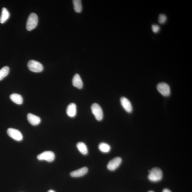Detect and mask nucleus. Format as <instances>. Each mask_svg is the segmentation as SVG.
Instances as JSON below:
<instances>
[{
    "label": "nucleus",
    "mask_w": 192,
    "mask_h": 192,
    "mask_svg": "<svg viewBox=\"0 0 192 192\" xmlns=\"http://www.w3.org/2000/svg\"><path fill=\"white\" fill-rule=\"evenodd\" d=\"M148 178L150 181L158 182L162 180L163 178L162 170L158 168H154L151 170H149Z\"/></svg>",
    "instance_id": "nucleus-1"
},
{
    "label": "nucleus",
    "mask_w": 192,
    "mask_h": 192,
    "mask_svg": "<svg viewBox=\"0 0 192 192\" xmlns=\"http://www.w3.org/2000/svg\"><path fill=\"white\" fill-rule=\"evenodd\" d=\"M38 22L37 15L35 13H32L29 16L26 23V29L30 31L37 26Z\"/></svg>",
    "instance_id": "nucleus-2"
},
{
    "label": "nucleus",
    "mask_w": 192,
    "mask_h": 192,
    "mask_svg": "<svg viewBox=\"0 0 192 192\" xmlns=\"http://www.w3.org/2000/svg\"><path fill=\"white\" fill-rule=\"evenodd\" d=\"M92 113L94 116L96 120L101 121L103 118V113L101 106L98 104H93L91 106Z\"/></svg>",
    "instance_id": "nucleus-3"
},
{
    "label": "nucleus",
    "mask_w": 192,
    "mask_h": 192,
    "mask_svg": "<svg viewBox=\"0 0 192 192\" xmlns=\"http://www.w3.org/2000/svg\"><path fill=\"white\" fill-rule=\"evenodd\" d=\"M28 68L32 72L36 73L41 72L43 70V65L37 61L31 60L28 63Z\"/></svg>",
    "instance_id": "nucleus-4"
},
{
    "label": "nucleus",
    "mask_w": 192,
    "mask_h": 192,
    "mask_svg": "<svg viewBox=\"0 0 192 192\" xmlns=\"http://www.w3.org/2000/svg\"><path fill=\"white\" fill-rule=\"evenodd\" d=\"M55 155L52 152L47 151L40 154L38 155L37 158L39 160H45L48 162H52L55 160Z\"/></svg>",
    "instance_id": "nucleus-5"
},
{
    "label": "nucleus",
    "mask_w": 192,
    "mask_h": 192,
    "mask_svg": "<svg viewBox=\"0 0 192 192\" xmlns=\"http://www.w3.org/2000/svg\"><path fill=\"white\" fill-rule=\"evenodd\" d=\"M157 89L159 93L164 97H168L170 94V86L165 82H161L157 86Z\"/></svg>",
    "instance_id": "nucleus-6"
},
{
    "label": "nucleus",
    "mask_w": 192,
    "mask_h": 192,
    "mask_svg": "<svg viewBox=\"0 0 192 192\" xmlns=\"http://www.w3.org/2000/svg\"><path fill=\"white\" fill-rule=\"evenodd\" d=\"M7 133L9 137L17 141H22L23 139L22 134L18 130L13 128H9L7 130Z\"/></svg>",
    "instance_id": "nucleus-7"
},
{
    "label": "nucleus",
    "mask_w": 192,
    "mask_h": 192,
    "mask_svg": "<svg viewBox=\"0 0 192 192\" xmlns=\"http://www.w3.org/2000/svg\"><path fill=\"white\" fill-rule=\"evenodd\" d=\"M122 162V159L120 157H116L109 162L107 165V168L110 171H114L119 166Z\"/></svg>",
    "instance_id": "nucleus-8"
},
{
    "label": "nucleus",
    "mask_w": 192,
    "mask_h": 192,
    "mask_svg": "<svg viewBox=\"0 0 192 192\" xmlns=\"http://www.w3.org/2000/svg\"><path fill=\"white\" fill-rule=\"evenodd\" d=\"M120 102L122 106L127 112L131 113L132 112L133 109L131 104L127 98L122 97L120 99Z\"/></svg>",
    "instance_id": "nucleus-9"
},
{
    "label": "nucleus",
    "mask_w": 192,
    "mask_h": 192,
    "mask_svg": "<svg viewBox=\"0 0 192 192\" xmlns=\"http://www.w3.org/2000/svg\"><path fill=\"white\" fill-rule=\"evenodd\" d=\"M88 172V168L86 167H84L71 172L70 175L72 177H80L85 175Z\"/></svg>",
    "instance_id": "nucleus-10"
},
{
    "label": "nucleus",
    "mask_w": 192,
    "mask_h": 192,
    "mask_svg": "<svg viewBox=\"0 0 192 192\" xmlns=\"http://www.w3.org/2000/svg\"><path fill=\"white\" fill-rule=\"evenodd\" d=\"M27 119L29 122L33 126L38 125L41 122V119L36 115L31 113H28L27 115Z\"/></svg>",
    "instance_id": "nucleus-11"
},
{
    "label": "nucleus",
    "mask_w": 192,
    "mask_h": 192,
    "mask_svg": "<svg viewBox=\"0 0 192 192\" xmlns=\"http://www.w3.org/2000/svg\"><path fill=\"white\" fill-rule=\"evenodd\" d=\"M72 84L73 86L78 89H82L83 84L79 74H76L75 75L73 78Z\"/></svg>",
    "instance_id": "nucleus-12"
},
{
    "label": "nucleus",
    "mask_w": 192,
    "mask_h": 192,
    "mask_svg": "<svg viewBox=\"0 0 192 192\" xmlns=\"http://www.w3.org/2000/svg\"><path fill=\"white\" fill-rule=\"evenodd\" d=\"M67 114L69 117L74 118L76 114V106L74 103H71L67 106L66 110Z\"/></svg>",
    "instance_id": "nucleus-13"
},
{
    "label": "nucleus",
    "mask_w": 192,
    "mask_h": 192,
    "mask_svg": "<svg viewBox=\"0 0 192 192\" xmlns=\"http://www.w3.org/2000/svg\"><path fill=\"white\" fill-rule=\"evenodd\" d=\"M10 98L11 101L17 104H22L23 101L22 96L18 94H13Z\"/></svg>",
    "instance_id": "nucleus-14"
},
{
    "label": "nucleus",
    "mask_w": 192,
    "mask_h": 192,
    "mask_svg": "<svg viewBox=\"0 0 192 192\" xmlns=\"http://www.w3.org/2000/svg\"><path fill=\"white\" fill-rule=\"evenodd\" d=\"M10 16L8 10L3 8L2 9V13L0 17V23L3 24L9 19Z\"/></svg>",
    "instance_id": "nucleus-15"
},
{
    "label": "nucleus",
    "mask_w": 192,
    "mask_h": 192,
    "mask_svg": "<svg viewBox=\"0 0 192 192\" xmlns=\"http://www.w3.org/2000/svg\"><path fill=\"white\" fill-rule=\"evenodd\" d=\"M76 147L82 154L86 155L88 153V149L86 144L82 142H80L76 145Z\"/></svg>",
    "instance_id": "nucleus-16"
},
{
    "label": "nucleus",
    "mask_w": 192,
    "mask_h": 192,
    "mask_svg": "<svg viewBox=\"0 0 192 192\" xmlns=\"http://www.w3.org/2000/svg\"><path fill=\"white\" fill-rule=\"evenodd\" d=\"M99 149L101 152L104 153H107L110 151L111 147L108 144L101 143L99 145Z\"/></svg>",
    "instance_id": "nucleus-17"
},
{
    "label": "nucleus",
    "mask_w": 192,
    "mask_h": 192,
    "mask_svg": "<svg viewBox=\"0 0 192 192\" xmlns=\"http://www.w3.org/2000/svg\"><path fill=\"white\" fill-rule=\"evenodd\" d=\"M73 2L75 11L78 13L81 12L82 9L81 1L80 0H74Z\"/></svg>",
    "instance_id": "nucleus-18"
},
{
    "label": "nucleus",
    "mask_w": 192,
    "mask_h": 192,
    "mask_svg": "<svg viewBox=\"0 0 192 192\" xmlns=\"http://www.w3.org/2000/svg\"><path fill=\"white\" fill-rule=\"evenodd\" d=\"M9 68L8 67L5 66L0 70V81L3 80L8 74Z\"/></svg>",
    "instance_id": "nucleus-19"
},
{
    "label": "nucleus",
    "mask_w": 192,
    "mask_h": 192,
    "mask_svg": "<svg viewBox=\"0 0 192 192\" xmlns=\"http://www.w3.org/2000/svg\"><path fill=\"white\" fill-rule=\"evenodd\" d=\"M167 20V17L166 15L161 14L158 17V22L160 24H164Z\"/></svg>",
    "instance_id": "nucleus-20"
},
{
    "label": "nucleus",
    "mask_w": 192,
    "mask_h": 192,
    "mask_svg": "<svg viewBox=\"0 0 192 192\" xmlns=\"http://www.w3.org/2000/svg\"><path fill=\"white\" fill-rule=\"evenodd\" d=\"M152 29L153 32L154 33H157L160 30V28L158 25L156 24H153L152 26Z\"/></svg>",
    "instance_id": "nucleus-21"
},
{
    "label": "nucleus",
    "mask_w": 192,
    "mask_h": 192,
    "mask_svg": "<svg viewBox=\"0 0 192 192\" xmlns=\"http://www.w3.org/2000/svg\"><path fill=\"white\" fill-rule=\"evenodd\" d=\"M163 192H171L170 190L167 189H165L163 190Z\"/></svg>",
    "instance_id": "nucleus-22"
},
{
    "label": "nucleus",
    "mask_w": 192,
    "mask_h": 192,
    "mask_svg": "<svg viewBox=\"0 0 192 192\" xmlns=\"http://www.w3.org/2000/svg\"><path fill=\"white\" fill-rule=\"evenodd\" d=\"M48 192H55L53 190H49V191H48Z\"/></svg>",
    "instance_id": "nucleus-23"
},
{
    "label": "nucleus",
    "mask_w": 192,
    "mask_h": 192,
    "mask_svg": "<svg viewBox=\"0 0 192 192\" xmlns=\"http://www.w3.org/2000/svg\"><path fill=\"white\" fill-rule=\"evenodd\" d=\"M154 192V191H149V192Z\"/></svg>",
    "instance_id": "nucleus-24"
}]
</instances>
